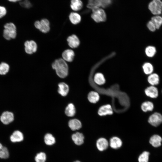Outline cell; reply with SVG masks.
<instances>
[{
  "instance_id": "obj_1",
  "label": "cell",
  "mask_w": 162,
  "mask_h": 162,
  "mask_svg": "<svg viewBox=\"0 0 162 162\" xmlns=\"http://www.w3.org/2000/svg\"><path fill=\"white\" fill-rule=\"evenodd\" d=\"M52 67L60 78H64L68 75V66L66 61L62 58L55 60L52 64Z\"/></svg>"
},
{
  "instance_id": "obj_2",
  "label": "cell",
  "mask_w": 162,
  "mask_h": 162,
  "mask_svg": "<svg viewBox=\"0 0 162 162\" xmlns=\"http://www.w3.org/2000/svg\"><path fill=\"white\" fill-rule=\"evenodd\" d=\"M91 10L92 13L91 16L95 22L99 23L106 21V12L103 8L95 7Z\"/></svg>"
},
{
  "instance_id": "obj_3",
  "label": "cell",
  "mask_w": 162,
  "mask_h": 162,
  "mask_svg": "<svg viewBox=\"0 0 162 162\" xmlns=\"http://www.w3.org/2000/svg\"><path fill=\"white\" fill-rule=\"evenodd\" d=\"M3 36L7 40L15 38L16 36V28L15 25L13 23H6L4 26Z\"/></svg>"
},
{
  "instance_id": "obj_4",
  "label": "cell",
  "mask_w": 162,
  "mask_h": 162,
  "mask_svg": "<svg viewBox=\"0 0 162 162\" xmlns=\"http://www.w3.org/2000/svg\"><path fill=\"white\" fill-rule=\"evenodd\" d=\"M113 1V0H88L87 7L91 10L95 7L106 8L110 6Z\"/></svg>"
},
{
  "instance_id": "obj_5",
  "label": "cell",
  "mask_w": 162,
  "mask_h": 162,
  "mask_svg": "<svg viewBox=\"0 0 162 162\" xmlns=\"http://www.w3.org/2000/svg\"><path fill=\"white\" fill-rule=\"evenodd\" d=\"M148 9L153 15H161L162 12V1L152 0L148 4Z\"/></svg>"
},
{
  "instance_id": "obj_6",
  "label": "cell",
  "mask_w": 162,
  "mask_h": 162,
  "mask_svg": "<svg viewBox=\"0 0 162 162\" xmlns=\"http://www.w3.org/2000/svg\"><path fill=\"white\" fill-rule=\"evenodd\" d=\"M147 122L152 126L158 127L162 123V115L159 112H155L149 116Z\"/></svg>"
},
{
  "instance_id": "obj_7",
  "label": "cell",
  "mask_w": 162,
  "mask_h": 162,
  "mask_svg": "<svg viewBox=\"0 0 162 162\" xmlns=\"http://www.w3.org/2000/svg\"><path fill=\"white\" fill-rule=\"evenodd\" d=\"M114 111L111 105L109 104H104L98 108V114L100 116L111 115L113 114Z\"/></svg>"
},
{
  "instance_id": "obj_8",
  "label": "cell",
  "mask_w": 162,
  "mask_h": 162,
  "mask_svg": "<svg viewBox=\"0 0 162 162\" xmlns=\"http://www.w3.org/2000/svg\"><path fill=\"white\" fill-rule=\"evenodd\" d=\"M14 119V113L10 111L3 112L0 116V120L4 124L8 125L12 122Z\"/></svg>"
},
{
  "instance_id": "obj_9",
  "label": "cell",
  "mask_w": 162,
  "mask_h": 162,
  "mask_svg": "<svg viewBox=\"0 0 162 162\" xmlns=\"http://www.w3.org/2000/svg\"><path fill=\"white\" fill-rule=\"evenodd\" d=\"M144 92L146 97L152 99L157 98L159 95L158 90L155 86H147L144 89Z\"/></svg>"
},
{
  "instance_id": "obj_10",
  "label": "cell",
  "mask_w": 162,
  "mask_h": 162,
  "mask_svg": "<svg viewBox=\"0 0 162 162\" xmlns=\"http://www.w3.org/2000/svg\"><path fill=\"white\" fill-rule=\"evenodd\" d=\"M95 145L98 151L103 152L106 150L108 147L109 142L106 138L100 137L96 140Z\"/></svg>"
},
{
  "instance_id": "obj_11",
  "label": "cell",
  "mask_w": 162,
  "mask_h": 162,
  "mask_svg": "<svg viewBox=\"0 0 162 162\" xmlns=\"http://www.w3.org/2000/svg\"><path fill=\"white\" fill-rule=\"evenodd\" d=\"M25 50L26 52L29 54L35 52L37 49V45L34 40H27L24 43Z\"/></svg>"
},
{
  "instance_id": "obj_12",
  "label": "cell",
  "mask_w": 162,
  "mask_h": 162,
  "mask_svg": "<svg viewBox=\"0 0 162 162\" xmlns=\"http://www.w3.org/2000/svg\"><path fill=\"white\" fill-rule=\"evenodd\" d=\"M71 138L74 143L77 146H81L84 143V136L83 133L79 131L73 133Z\"/></svg>"
},
{
  "instance_id": "obj_13",
  "label": "cell",
  "mask_w": 162,
  "mask_h": 162,
  "mask_svg": "<svg viewBox=\"0 0 162 162\" xmlns=\"http://www.w3.org/2000/svg\"><path fill=\"white\" fill-rule=\"evenodd\" d=\"M122 139L117 136H113L109 139V145L113 149H117L120 148L122 146Z\"/></svg>"
},
{
  "instance_id": "obj_14",
  "label": "cell",
  "mask_w": 162,
  "mask_h": 162,
  "mask_svg": "<svg viewBox=\"0 0 162 162\" xmlns=\"http://www.w3.org/2000/svg\"><path fill=\"white\" fill-rule=\"evenodd\" d=\"M162 137L158 134H154L151 136L149 140V144L153 147L158 148L161 145Z\"/></svg>"
},
{
  "instance_id": "obj_15",
  "label": "cell",
  "mask_w": 162,
  "mask_h": 162,
  "mask_svg": "<svg viewBox=\"0 0 162 162\" xmlns=\"http://www.w3.org/2000/svg\"><path fill=\"white\" fill-rule=\"evenodd\" d=\"M160 80L159 74L154 72L148 75L147 78V82L151 86H155L158 85Z\"/></svg>"
},
{
  "instance_id": "obj_16",
  "label": "cell",
  "mask_w": 162,
  "mask_h": 162,
  "mask_svg": "<svg viewBox=\"0 0 162 162\" xmlns=\"http://www.w3.org/2000/svg\"><path fill=\"white\" fill-rule=\"evenodd\" d=\"M68 126L73 131L80 130L82 127V122L79 119L74 118L70 120L68 122Z\"/></svg>"
},
{
  "instance_id": "obj_17",
  "label": "cell",
  "mask_w": 162,
  "mask_h": 162,
  "mask_svg": "<svg viewBox=\"0 0 162 162\" xmlns=\"http://www.w3.org/2000/svg\"><path fill=\"white\" fill-rule=\"evenodd\" d=\"M93 82L98 86L104 85L106 82V79L104 74L101 72L95 73L93 78Z\"/></svg>"
},
{
  "instance_id": "obj_18",
  "label": "cell",
  "mask_w": 162,
  "mask_h": 162,
  "mask_svg": "<svg viewBox=\"0 0 162 162\" xmlns=\"http://www.w3.org/2000/svg\"><path fill=\"white\" fill-rule=\"evenodd\" d=\"M100 95L97 92L92 90L90 91L87 95V99L89 102L92 104H96L99 100Z\"/></svg>"
},
{
  "instance_id": "obj_19",
  "label": "cell",
  "mask_w": 162,
  "mask_h": 162,
  "mask_svg": "<svg viewBox=\"0 0 162 162\" xmlns=\"http://www.w3.org/2000/svg\"><path fill=\"white\" fill-rule=\"evenodd\" d=\"M10 138L12 142L16 143L22 141L24 136L22 132L19 130H16L13 132Z\"/></svg>"
},
{
  "instance_id": "obj_20",
  "label": "cell",
  "mask_w": 162,
  "mask_h": 162,
  "mask_svg": "<svg viewBox=\"0 0 162 162\" xmlns=\"http://www.w3.org/2000/svg\"><path fill=\"white\" fill-rule=\"evenodd\" d=\"M67 41L68 45L72 48L77 47L80 44V40L75 34H73L69 36L67 39Z\"/></svg>"
},
{
  "instance_id": "obj_21",
  "label": "cell",
  "mask_w": 162,
  "mask_h": 162,
  "mask_svg": "<svg viewBox=\"0 0 162 162\" xmlns=\"http://www.w3.org/2000/svg\"><path fill=\"white\" fill-rule=\"evenodd\" d=\"M154 105L153 103L149 100H146L142 102L140 105L141 110L144 112L147 113L153 110Z\"/></svg>"
},
{
  "instance_id": "obj_22",
  "label": "cell",
  "mask_w": 162,
  "mask_h": 162,
  "mask_svg": "<svg viewBox=\"0 0 162 162\" xmlns=\"http://www.w3.org/2000/svg\"><path fill=\"white\" fill-rule=\"evenodd\" d=\"M143 73L146 75H148L154 72V68L153 64L149 62H144L142 66Z\"/></svg>"
},
{
  "instance_id": "obj_23",
  "label": "cell",
  "mask_w": 162,
  "mask_h": 162,
  "mask_svg": "<svg viewBox=\"0 0 162 162\" xmlns=\"http://www.w3.org/2000/svg\"><path fill=\"white\" fill-rule=\"evenodd\" d=\"M144 52L146 56L149 58H153L156 55L157 50L156 47L152 45L147 46L145 48Z\"/></svg>"
},
{
  "instance_id": "obj_24",
  "label": "cell",
  "mask_w": 162,
  "mask_h": 162,
  "mask_svg": "<svg viewBox=\"0 0 162 162\" xmlns=\"http://www.w3.org/2000/svg\"><path fill=\"white\" fill-rule=\"evenodd\" d=\"M58 93L62 96H65L68 94L69 88L68 86L64 82L59 83L58 85Z\"/></svg>"
},
{
  "instance_id": "obj_25",
  "label": "cell",
  "mask_w": 162,
  "mask_h": 162,
  "mask_svg": "<svg viewBox=\"0 0 162 162\" xmlns=\"http://www.w3.org/2000/svg\"><path fill=\"white\" fill-rule=\"evenodd\" d=\"M75 54L74 51L71 49H67L62 53L63 59L65 61L69 62H72L74 58Z\"/></svg>"
},
{
  "instance_id": "obj_26",
  "label": "cell",
  "mask_w": 162,
  "mask_h": 162,
  "mask_svg": "<svg viewBox=\"0 0 162 162\" xmlns=\"http://www.w3.org/2000/svg\"><path fill=\"white\" fill-rule=\"evenodd\" d=\"M83 7V3L81 0H71L70 7L74 11H78Z\"/></svg>"
},
{
  "instance_id": "obj_27",
  "label": "cell",
  "mask_w": 162,
  "mask_h": 162,
  "mask_svg": "<svg viewBox=\"0 0 162 162\" xmlns=\"http://www.w3.org/2000/svg\"><path fill=\"white\" fill-rule=\"evenodd\" d=\"M40 21V26L39 30L44 33L48 32L50 29L49 21L47 19H43Z\"/></svg>"
},
{
  "instance_id": "obj_28",
  "label": "cell",
  "mask_w": 162,
  "mask_h": 162,
  "mask_svg": "<svg viewBox=\"0 0 162 162\" xmlns=\"http://www.w3.org/2000/svg\"><path fill=\"white\" fill-rule=\"evenodd\" d=\"M44 139V143L47 146H52L56 142L55 137L50 133H46L45 134Z\"/></svg>"
},
{
  "instance_id": "obj_29",
  "label": "cell",
  "mask_w": 162,
  "mask_h": 162,
  "mask_svg": "<svg viewBox=\"0 0 162 162\" xmlns=\"http://www.w3.org/2000/svg\"><path fill=\"white\" fill-rule=\"evenodd\" d=\"M69 18L71 23L74 25L79 23L81 20V16L79 14L75 12L70 13Z\"/></svg>"
},
{
  "instance_id": "obj_30",
  "label": "cell",
  "mask_w": 162,
  "mask_h": 162,
  "mask_svg": "<svg viewBox=\"0 0 162 162\" xmlns=\"http://www.w3.org/2000/svg\"><path fill=\"white\" fill-rule=\"evenodd\" d=\"M150 20L155 25L157 30L159 29L162 26V16L161 15H154Z\"/></svg>"
},
{
  "instance_id": "obj_31",
  "label": "cell",
  "mask_w": 162,
  "mask_h": 162,
  "mask_svg": "<svg viewBox=\"0 0 162 162\" xmlns=\"http://www.w3.org/2000/svg\"><path fill=\"white\" fill-rule=\"evenodd\" d=\"M75 106L72 103H70L66 107L65 110V115L68 117H73L76 113Z\"/></svg>"
},
{
  "instance_id": "obj_32",
  "label": "cell",
  "mask_w": 162,
  "mask_h": 162,
  "mask_svg": "<svg viewBox=\"0 0 162 162\" xmlns=\"http://www.w3.org/2000/svg\"><path fill=\"white\" fill-rule=\"evenodd\" d=\"M150 152L145 151L142 152L138 158V162H148L149 158Z\"/></svg>"
},
{
  "instance_id": "obj_33",
  "label": "cell",
  "mask_w": 162,
  "mask_h": 162,
  "mask_svg": "<svg viewBox=\"0 0 162 162\" xmlns=\"http://www.w3.org/2000/svg\"><path fill=\"white\" fill-rule=\"evenodd\" d=\"M10 66L7 63L2 62L0 64V75H5L9 71Z\"/></svg>"
},
{
  "instance_id": "obj_34",
  "label": "cell",
  "mask_w": 162,
  "mask_h": 162,
  "mask_svg": "<svg viewBox=\"0 0 162 162\" xmlns=\"http://www.w3.org/2000/svg\"><path fill=\"white\" fill-rule=\"evenodd\" d=\"M46 159V154L43 152L38 153L34 158V160L36 162H45Z\"/></svg>"
},
{
  "instance_id": "obj_35",
  "label": "cell",
  "mask_w": 162,
  "mask_h": 162,
  "mask_svg": "<svg viewBox=\"0 0 162 162\" xmlns=\"http://www.w3.org/2000/svg\"><path fill=\"white\" fill-rule=\"evenodd\" d=\"M9 156V153L8 148L3 146L2 148L0 150V158L6 159L8 158Z\"/></svg>"
},
{
  "instance_id": "obj_36",
  "label": "cell",
  "mask_w": 162,
  "mask_h": 162,
  "mask_svg": "<svg viewBox=\"0 0 162 162\" xmlns=\"http://www.w3.org/2000/svg\"><path fill=\"white\" fill-rule=\"evenodd\" d=\"M146 26L147 29L151 32H154L157 30L155 25L150 20L147 22Z\"/></svg>"
},
{
  "instance_id": "obj_37",
  "label": "cell",
  "mask_w": 162,
  "mask_h": 162,
  "mask_svg": "<svg viewBox=\"0 0 162 162\" xmlns=\"http://www.w3.org/2000/svg\"><path fill=\"white\" fill-rule=\"evenodd\" d=\"M20 4L22 7L26 8H29L32 6V4L29 0H24L21 2Z\"/></svg>"
},
{
  "instance_id": "obj_38",
  "label": "cell",
  "mask_w": 162,
  "mask_h": 162,
  "mask_svg": "<svg viewBox=\"0 0 162 162\" xmlns=\"http://www.w3.org/2000/svg\"><path fill=\"white\" fill-rule=\"evenodd\" d=\"M7 13L6 8L3 6H0V18L4 16Z\"/></svg>"
},
{
  "instance_id": "obj_39",
  "label": "cell",
  "mask_w": 162,
  "mask_h": 162,
  "mask_svg": "<svg viewBox=\"0 0 162 162\" xmlns=\"http://www.w3.org/2000/svg\"><path fill=\"white\" fill-rule=\"evenodd\" d=\"M8 1L12 2H16L18 1H20L21 0H8Z\"/></svg>"
},
{
  "instance_id": "obj_40",
  "label": "cell",
  "mask_w": 162,
  "mask_h": 162,
  "mask_svg": "<svg viewBox=\"0 0 162 162\" xmlns=\"http://www.w3.org/2000/svg\"><path fill=\"white\" fill-rule=\"evenodd\" d=\"M3 147V146L2 143L0 142V150H1L2 148Z\"/></svg>"
},
{
  "instance_id": "obj_41",
  "label": "cell",
  "mask_w": 162,
  "mask_h": 162,
  "mask_svg": "<svg viewBox=\"0 0 162 162\" xmlns=\"http://www.w3.org/2000/svg\"><path fill=\"white\" fill-rule=\"evenodd\" d=\"M73 162H81V161L79 160H76Z\"/></svg>"
},
{
  "instance_id": "obj_42",
  "label": "cell",
  "mask_w": 162,
  "mask_h": 162,
  "mask_svg": "<svg viewBox=\"0 0 162 162\" xmlns=\"http://www.w3.org/2000/svg\"><path fill=\"white\" fill-rule=\"evenodd\" d=\"M161 15L162 16V13H161Z\"/></svg>"
},
{
  "instance_id": "obj_43",
  "label": "cell",
  "mask_w": 162,
  "mask_h": 162,
  "mask_svg": "<svg viewBox=\"0 0 162 162\" xmlns=\"http://www.w3.org/2000/svg\"><path fill=\"white\" fill-rule=\"evenodd\" d=\"M161 92H162V91H161Z\"/></svg>"
}]
</instances>
